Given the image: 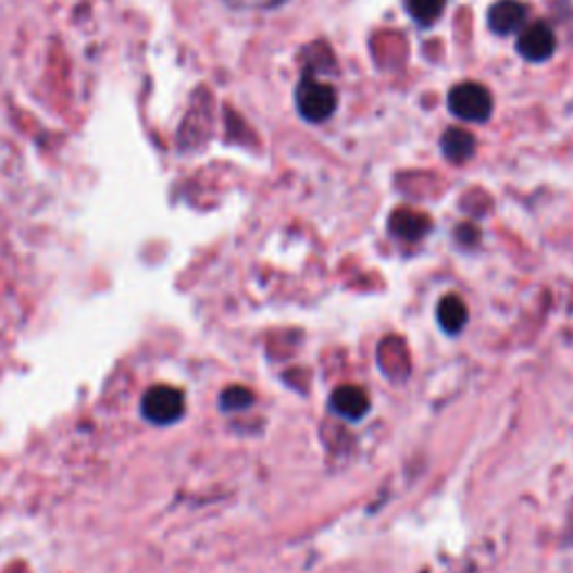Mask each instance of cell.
Returning <instances> with one entry per match:
<instances>
[{"label": "cell", "instance_id": "6da1fadb", "mask_svg": "<svg viewBox=\"0 0 573 573\" xmlns=\"http://www.w3.org/2000/svg\"><path fill=\"white\" fill-rule=\"evenodd\" d=\"M296 108L304 122L323 124L338 108V92L321 84L314 74H304L296 88Z\"/></svg>", "mask_w": 573, "mask_h": 573}, {"label": "cell", "instance_id": "7a4b0ae2", "mask_svg": "<svg viewBox=\"0 0 573 573\" xmlns=\"http://www.w3.org/2000/svg\"><path fill=\"white\" fill-rule=\"evenodd\" d=\"M448 108L457 120L469 124H484L493 114V97L482 84L466 82L450 90Z\"/></svg>", "mask_w": 573, "mask_h": 573}, {"label": "cell", "instance_id": "3957f363", "mask_svg": "<svg viewBox=\"0 0 573 573\" xmlns=\"http://www.w3.org/2000/svg\"><path fill=\"white\" fill-rule=\"evenodd\" d=\"M184 395L173 386H155L144 395L141 412L150 424L171 426L184 414Z\"/></svg>", "mask_w": 573, "mask_h": 573}, {"label": "cell", "instance_id": "277c9868", "mask_svg": "<svg viewBox=\"0 0 573 573\" xmlns=\"http://www.w3.org/2000/svg\"><path fill=\"white\" fill-rule=\"evenodd\" d=\"M518 52L531 63H543L556 52V34L547 23H533L520 32Z\"/></svg>", "mask_w": 573, "mask_h": 573}, {"label": "cell", "instance_id": "5b68a950", "mask_svg": "<svg viewBox=\"0 0 573 573\" xmlns=\"http://www.w3.org/2000/svg\"><path fill=\"white\" fill-rule=\"evenodd\" d=\"M526 14L528 10L520 0H498V3L488 10V27L500 36L515 34L524 29Z\"/></svg>", "mask_w": 573, "mask_h": 573}, {"label": "cell", "instance_id": "8992f818", "mask_svg": "<svg viewBox=\"0 0 573 573\" xmlns=\"http://www.w3.org/2000/svg\"><path fill=\"white\" fill-rule=\"evenodd\" d=\"M332 406L338 414H342L346 419H350V422H357V419H361L368 408H370V401H368V395L357 388V386H340L334 397H332Z\"/></svg>", "mask_w": 573, "mask_h": 573}, {"label": "cell", "instance_id": "52a82bcc", "mask_svg": "<svg viewBox=\"0 0 573 573\" xmlns=\"http://www.w3.org/2000/svg\"><path fill=\"white\" fill-rule=\"evenodd\" d=\"M441 150L452 164H464L473 158L475 137L464 128H450L441 137Z\"/></svg>", "mask_w": 573, "mask_h": 573}, {"label": "cell", "instance_id": "ba28073f", "mask_svg": "<svg viewBox=\"0 0 573 573\" xmlns=\"http://www.w3.org/2000/svg\"><path fill=\"white\" fill-rule=\"evenodd\" d=\"M390 228L403 240H419L422 236H426V232L431 228V220L422 213L401 209L393 215Z\"/></svg>", "mask_w": 573, "mask_h": 573}, {"label": "cell", "instance_id": "9c48e42d", "mask_svg": "<svg viewBox=\"0 0 573 573\" xmlns=\"http://www.w3.org/2000/svg\"><path fill=\"white\" fill-rule=\"evenodd\" d=\"M437 316H439V323L446 332L454 334V332H460L466 321H469V310H466V304L460 296H454V294H448L441 302H439V308H437Z\"/></svg>", "mask_w": 573, "mask_h": 573}, {"label": "cell", "instance_id": "30bf717a", "mask_svg": "<svg viewBox=\"0 0 573 573\" xmlns=\"http://www.w3.org/2000/svg\"><path fill=\"white\" fill-rule=\"evenodd\" d=\"M406 10L419 25H433L446 10V0H406Z\"/></svg>", "mask_w": 573, "mask_h": 573}, {"label": "cell", "instance_id": "8fae6325", "mask_svg": "<svg viewBox=\"0 0 573 573\" xmlns=\"http://www.w3.org/2000/svg\"><path fill=\"white\" fill-rule=\"evenodd\" d=\"M251 401H253V395L247 388H240V386L228 388L222 395V408L224 410H240V408H247Z\"/></svg>", "mask_w": 573, "mask_h": 573}, {"label": "cell", "instance_id": "7c38bea8", "mask_svg": "<svg viewBox=\"0 0 573 573\" xmlns=\"http://www.w3.org/2000/svg\"><path fill=\"white\" fill-rule=\"evenodd\" d=\"M226 3H232L240 10H272L285 3V0H226Z\"/></svg>", "mask_w": 573, "mask_h": 573}]
</instances>
